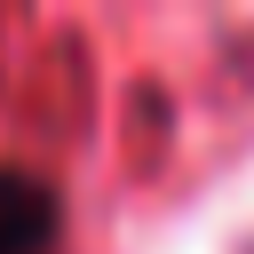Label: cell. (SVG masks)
<instances>
[{
    "mask_svg": "<svg viewBox=\"0 0 254 254\" xmlns=\"http://www.w3.org/2000/svg\"><path fill=\"white\" fill-rule=\"evenodd\" d=\"M56 230V198L32 175H0V254H40Z\"/></svg>",
    "mask_w": 254,
    "mask_h": 254,
    "instance_id": "1",
    "label": "cell"
}]
</instances>
